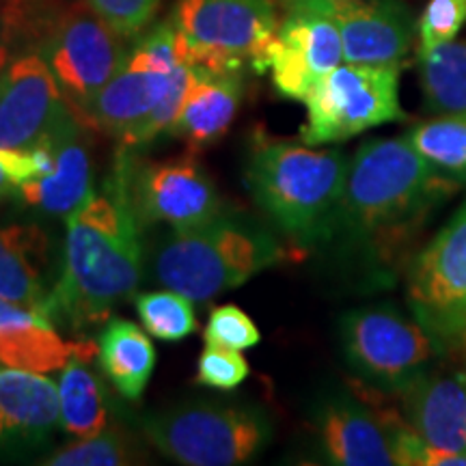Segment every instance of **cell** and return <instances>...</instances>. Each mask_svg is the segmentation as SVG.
Instances as JSON below:
<instances>
[{
	"mask_svg": "<svg viewBox=\"0 0 466 466\" xmlns=\"http://www.w3.org/2000/svg\"><path fill=\"white\" fill-rule=\"evenodd\" d=\"M127 147L116 151L102 192L66 218L63 268L52 285L56 326H100L141 285L143 229L127 192Z\"/></svg>",
	"mask_w": 466,
	"mask_h": 466,
	"instance_id": "obj_1",
	"label": "cell"
},
{
	"mask_svg": "<svg viewBox=\"0 0 466 466\" xmlns=\"http://www.w3.org/2000/svg\"><path fill=\"white\" fill-rule=\"evenodd\" d=\"M460 186L430 167L406 137L376 138L350 160L335 233L387 258Z\"/></svg>",
	"mask_w": 466,
	"mask_h": 466,
	"instance_id": "obj_2",
	"label": "cell"
},
{
	"mask_svg": "<svg viewBox=\"0 0 466 466\" xmlns=\"http://www.w3.org/2000/svg\"><path fill=\"white\" fill-rule=\"evenodd\" d=\"M350 162L339 149H316L255 134L247 160V186L279 229L300 244L335 236Z\"/></svg>",
	"mask_w": 466,
	"mask_h": 466,
	"instance_id": "obj_3",
	"label": "cell"
},
{
	"mask_svg": "<svg viewBox=\"0 0 466 466\" xmlns=\"http://www.w3.org/2000/svg\"><path fill=\"white\" fill-rule=\"evenodd\" d=\"M285 248L270 233L233 218L173 229L154 250V277L167 289L208 302L281 264Z\"/></svg>",
	"mask_w": 466,
	"mask_h": 466,
	"instance_id": "obj_4",
	"label": "cell"
},
{
	"mask_svg": "<svg viewBox=\"0 0 466 466\" xmlns=\"http://www.w3.org/2000/svg\"><path fill=\"white\" fill-rule=\"evenodd\" d=\"M171 22L179 55L192 67L264 74L279 31L272 0H177Z\"/></svg>",
	"mask_w": 466,
	"mask_h": 466,
	"instance_id": "obj_5",
	"label": "cell"
},
{
	"mask_svg": "<svg viewBox=\"0 0 466 466\" xmlns=\"http://www.w3.org/2000/svg\"><path fill=\"white\" fill-rule=\"evenodd\" d=\"M341 348L350 370L376 391L404 393L447 352L419 319L398 307L374 305L341 318Z\"/></svg>",
	"mask_w": 466,
	"mask_h": 466,
	"instance_id": "obj_6",
	"label": "cell"
},
{
	"mask_svg": "<svg viewBox=\"0 0 466 466\" xmlns=\"http://www.w3.org/2000/svg\"><path fill=\"white\" fill-rule=\"evenodd\" d=\"M126 39L86 0H58L50 11L35 52L48 63L80 119L93 97L124 66L130 52Z\"/></svg>",
	"mask_w": 466,
	"mask_h": 466,
	"instance_id": "obj_7",
	"label": "cell"
},
{
	"mask_svg": "<svg viewBox=\"0 0 466 466\" xmlns=\"http://www.w3.org/2000/svg\"><path fill=\"white\" fill-rule=\"evenodd\" d=\"M147 441L186 466H236L253 460L270 441V423L259 410L199 404L173 408L143 421Z\"/></svg>",
	"mask_w": 466,
	"mask_h": 466,
	"instance_id": "obj_8",
	"label": "cell"
},
{
	"mask_svg": "<svg viewBox=\"0 0 466 466\" xmlns=\"http://www.w3.org/2000/svg\"><path fill=\"white\" fill-rule=\"evenodd\" d=\"M302 143H343L371 127L404 119L400 104V66L341 63L305 97Z\"/></svg>",
	"mask_w": 466,
	"mask_h": 466,
	"instance_id": "obj_9",
	"label": "cell"
},
{
	"mask_svg": "<svg viewBox=\"0 0 466 466\" xmlns=\"http://www.w3.org/2000/svg\"><path fill=\"white\" fill-rule=\"evenodd\" d=\"M408 307L445 350L466 339V201L419 250L408 270Z\"/></svg>",
	"mask_w": 466,
	"mask_h": 466,
	"instance_id": "obj_10",
	"label": "cell"
},
{
	"mask_svg": "<svg viewBox=\"0 0 466 466\" xmlns=\"http://www.w3.org/2000/svg\"><path fill=\"white\" fill-rule=\"evenodd\" d=\"M127 192L141 229H188L218 218L220 212L218 192L192 154L167 160H137L127 154Z\"/></svg>",
	"mask_w": 466,
	"mask_h": 466,
	"instance_id": "obj_11",
	"label": "cell"
},
{
	"mask_svg": "<svg viewBox=\"0 0 466 466\" xmlns=\"http://www.w3.org/2000/svg\"><path fill=\"white\" fill-rule=\"evenodd\" d=\"M400 398L401 419L428 450L425 466H466V363H434Z\"/></svg>",
	"mask_w": 466,
	"mask_h": 466,
	"instance_id": "obj_12",
	"label": "cell"
},
{
	"mask_svg": "<svg viewBox=\"0 0 466 466\" xmlns=\"http://www.w3.org/2000/svg\"><path fill=\"white\" fill-rule=\"evenodd\" d=\"M341 61L343 44L335 22L307 5L289 3V14L279 25L268 52L277 91L289 100L305 102Z\"/></svg>",
	"mask_w": 466,
	"mask_h": 466,
	"instance_id": "obj_13",
	"label": "cell"
},
{
	"mask_svg": "<svg viewBox=\"0 0 466 466\" xmlns=\"http://www.w3.org/2000/svg\"><path fill=\"white\" fill-rule=\"evenodd\" d=\"M76 110L48 63L26 52L0 76V147L31 149Z\"/></svg>",
	"mask_w": 466,
	"mask_h": 466,
	"instance_id": "obj_14",
	"label": "cell"
},
{
	"mask_svg": "<svg viewBox=\"0 0 466 466\" xmlns=\"http://www.w3.org/2000/svg\"><path fill=\"white\" fill-rule=\"evenodd\" d=\"M329 15L341 35L343 61L400 66L410 52L415 22L395 0H289Z\"/></svg>",
	"mask_w": 466,
	"mask_h": 466,
	"instance_id": "obj_15",
	"label": "cell"
},
{
	"mask_svg": "<svg viewBox=\"0 0 466 466\" xmlns=\"http://www.w3.org/2000/svg\"><path fill=\"white\" fill-rule=\"evenodd\" d=\"M398 417L376 410L350 398L329 400L316 417V434L326 462L339 466L398 464L395 450Z\"/></svg>",
	"mask_w": 466,
	"mask_h": 466,
	"instance_id": "obj_16",
	"label": "cell"
},
{
	"mask_svg": "<svg viewBox=\"0 0 466 466\" xmlns=\"http://www.w3.org/2000/svg\"><path fill=\"white\" fill-rule=\"evenodd\" d=\"M85 124L76 113L48 134L55 151L52 173L22 184L17 201L46 217L67 218L93 197V173L89 143L85 138Z\"/></svg>",
	"mask_w": 466,
	"mask_h": 466,
	"instance_id": "obj_17",
	"label": "cell"
},
{
	"mask_svg": "<svg viewBox=\"0 0 466 466\" xmlns=\"http://www.w3.org/2000/svg\"><path fill=\"white\" fill-rule=\"evenodd\" d=\"M173 72H162L145 58L137 48L127 52L124 66L93 97L83 116L85 126L97 127L108 137L124 143L130 134L158 108L171 91Z\"/></svg>",
	"mask_w": 466,
	"mask_h": 466,
	"instance_id": "obj_18",
	"label": "cell"
},
{
	"mask_svg": "<svg viewBox=\"0 0 466 466\" xmlns=\"http://www.w3.org/2000/svg\"><path fill=\"white\" fill-rule=\"evenodd\" d=\"M96 354L97 343L63 339L50 318L0 299V363L3 365L50 374L63 370L69 360H91Z\"/></svg>",
	"mask_w": 466,
	"mask_h": 466,
	"instance_id": "obj_19",
	"label": "cell"
},
{
	"mask_svg": "<svg viewBox=\"0 0 466 466\" xmlns=\"http://www.w3.org/2000/svg\"><path fill=\"white\" fill-rule=\"evenodd\" d=\"M58 423V384L37 371L0 367V447L39 445Z\"/></svg>",
	"mask_w": 466,
	"mask_h": 466,
	"instance_id": "obj_20",
	"label": "cell"
},
{
	"mask_svg": "<svg viewBox=\"0 0 466 466\" xmlns=\"http://www.w3.org/2000/svg\"><path fill=\"white\" fill-rule=\"evenodd\" d=\"M48 270L50 244L44 229L37 225H0V299L55 322Z\"/></svg>",
	"mask_w": 466,
	"mask_h": 466,
	"instance_id": "obj_21",
	"label": "cell"
},
{
	"mask_svg": "<svg viewBox=\"0 0 466 466\" xmlns=\"http://www.w3.org/2000/svg\"><path fill=\"white\" fill-rule=\"evenodd\" d=\"M192 83L171 132L192 149L220 141L236 119L244 96L242 72H212L192 67Z\"/></svg>",
	"mask_w": 466,
	"mask_h": 466,
	"instance_id": "obj_22",
	"label": "cell"
},
{
	"mask_svg": "<svg viewBox=\"0 0 466 466\" xmlns=\"http://www.w3.org/2000/svg\"><path fill=\"white\" fill-rule=\"evenodd\" d=\"M97 360L116 391L138 400L154 374L156 348L130 319L110 318L97 339Z\"/></svg>",
	"mask_w": 466,
	"mask_h": 466,
	"instance_id": "obj_23",
	"label": "cell"
},
{
	"mask_svg": "<svg viewBox=\"0 0 466 466\" xmlns=\"http://www.w3.org/2000/svg\"><path fill=\"white\" fill-rule=\"evenodd\" d=\"M91 360L74 359L58 380L61 425L76 439H91L108 428V400L104 384L86 367Z\"/></svg>",
	"mask_w": 466,
	"mask_h": 466,
	"instance_id": "obj_24",
	"label": "cell"
},
{
	"mask_svg": "<svg viewBox=\"0 0 466 466\" xmlns=\"http://www.w3.org/2000/svg\"><path fill=\"white\" fill-rule=\"evenodd\" d=\"M404 137L430 167L466 184V113L439 115L417 124Z\"/></svg>",
	"mask_w": 466,
	"mask_h": 466,
	"instance_id": "obj_25",
	"label": "cell"
},
{
	"mask_svg": "<svg viewBox=\"0 0 466 466\" xmlns=\"http://www.w3.org/2000/svg\"><path fill=\"white\" fill-rule=\"evenodd\" d=\"M423 97L439 115L466 113V42L442 44L419 55Z\"/></svg>",
	"mask_w": 466,
	"mask_h": 466,
	"instance_id": "obj_26",
	"label": "cell"
},
{
	"mask_svg": "<svg viewBox=\"0 0 466 466\" xmlns=\"http://www.w3.org/2000/svg\"><path fill=\"white\" fill-rule=\"evenodd\" d=\"M143 329L160 341H182L199 330L197 313L188 296L175 289L145 291L134 300Z\"/></svg>",
	"mask_w": 466,
	"mask_h": 466,
	"instance_id": "obj_27",
	"label": "cell"
},
{
	"mask_svg": "<svg viewBox=\"0 0 466 466\" xmlns=\"http://www.w3.org/2000/svg\"><path fill=\"white\" fill-rule=\"evenodd\" d=\"M137 445L119 430H104L102 434L63 447L44 460L48 466H127L141 462Z\"/></svg>",
	"mask_w": 466,
	"mask_h": 466,
	"instance_id": "obj_28",
	"label": "cell"
},
{
	"mask_svg": "<svg viewBox=\"0 0 466 466\" xmlns=\"http://www.w3.org/2000/svg\"><path fill=\"white\" fill-rule=\"evenodd\" d=\"M466 25V0H430L419 17V55L450 44Z\"/></svg>",
	"mask_w": 466,
	"mask_h": 466,
	"instance_id": "obj_29",
	"label": "cell"
},
{
	"mask_svg": "<svg viewBox=\"0 0 466 466\" xmlns=\"http://www.w3.org/2000/svg\"><path fill=\"white\" fill-rule=\"evenodd\" d=\"M203 339H206V346H225L242 352V350L258 346L261 333L253 318L240 307L220 305L209 313Z\"/></svg>",
	"mask_w": 466,
	"mask_h": 466,
	"instance_id": "obj_30",
	"label": "cell"
},
{
	"mask_svg": "<svg viewBox=\"0 0 466 466\" xmlns=\"http://www.w3.org/2000/svg\"><path fill=\"white\" fill-rule=\"evenodd\" d=\"M250 374L248 360L242 357L240 350L225 346H208L197 360L195 382L201 387L231 391L240 387Z\"/></svg>",
	"mask_w": 466,
	"mask_h": 466,
	"instance_id": "obj_31",
	"label": "cell"
},
{
	"mask_svg": "<svg viewBox=\"0 0 466 466\" xmlns=\"http://www.w3.org/2000/svg\"><path fill=\"white\" fill-rule=\"evenodd\" d=\"M116 33L132 37L154 17L160 0H86Z\"/></svg>",
	"mask_w": 466,
	"mask_h": 466,
	"instance_id": "obj_32",
	"label": "cell"
},
{
	"mask_svg": "<svg viewBox=\"0 0 466 466\" xmlns=\"http://www.w3.org/2000/svg\"><path fill=\"white\" fill-rule=\"evenodd\" d=\"M17 190H20V184L15 182L14 175L9 173L7 165H5L3 158H0V201L17 197Z\"/></svg>",
	"mask_w": 466,
	"mask_h": 466,
	"instance_id": "obj_33",
	"label": "cell"
},
{
	"mask_svg": "<svg viewBox=\"0 0 466 466\" xmlns=\"http://www.w3.org/2000/svg\"><path fill=\"white\" fill-rule=\"evenodd\" d=\"M460 348H464V350H466V339H464V343H462V346H460Z\"/></svg>",
	"mask_w": 466,
	"mask_h": 466,
	"instance_id": "obj_34",
	"label": "cell"
}]
</instances>
